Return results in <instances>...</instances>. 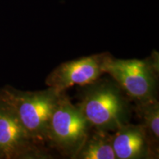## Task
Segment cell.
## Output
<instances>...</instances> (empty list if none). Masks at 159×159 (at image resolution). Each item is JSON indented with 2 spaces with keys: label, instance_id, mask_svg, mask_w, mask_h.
I'll return each mask as SVG.
<instances>
[{
  "label": "cell",
  "instance_id": "6da1fadb",
  "mask_svg": "<svg viewBox=\"0 0 159 159\" xmlns=\"http://www.w3.org/2000/svg\"><path fill=\"white\" fill-rule=\"evenodd\" d=\"M83 87L77 105L92 128L111 133L129 122L128 103L114 80L98 79Z\"/></svg>",
  "mask_w": 159,
  "mask_h": 159
},
{
  "label": "cell",
  "instance_id": "7a4b0ae2",
  "mask_svg": "<svg viewBox=\"0 0 159 159\" xmlns=\"http://www.w3.org/2000/svg\"><path fill=\"white\" fill-rule=\"evenodd\" d=\"M61 94L49 87L30 91L5 85L0 88V100L14 111L31 138L39 144L47 142L49 118Z\"/></svg>",
  "mask_w": 159,
  "mask_h": 159
},
{
  "label": "cell",
  "instance_id": "3957f363",
  "mask_svg": "<svg viewBox=\"0 0 159 159\" xmlns=\"http://www.w3.org/2000/svg\"><path fill=\"white\" fill-rule=\"evenodd\" d=\"M147 60L119 59L105 54L102 71L114 79L135 104L157 99L158 54Z\"/></svg>",
  "mask_w": 159,
  "mask_h": 159
},
{
  "label": "cell",
  "instance_id": "277c9868",
  "mask_svg": "<svg viewBox=\"0 0 159 159\" xmlns=\"http://www.w3.org/2000/svg\"><path fill=\"white\" fill-rule=\"evenodd\" d=\"M92 127L78 105L62 93L49 118L47 142L71 158L80 150Z\"/></svg>",
  "mask_w": 159,
  "mask_h": 159
},
{
  "label": "cell",
  "instance_id": "5b68a950",
  "mask_svg": "<svg viewBox=\"0 0 159 159\" xmlns=\"http://www.w3.org/2000/svg\"><path fill=\"white\" fill-rule=\"evenodd\" d=\"M51 158L31 138L14 111L0 100V159Z\"/></svg>",
  "mask_w": 159,
  "mask_h": 159
},
{
  "label": "cell",
  "instance_id": "8992f818",
  "mask_svg": "<svg viewBox=\"0 0 159 159\" xmlns=\"http://www.w3.org/2000/svg\"><path fill=\"white\" fill-rule=\"evenodd\" d=\"M104 55H89L61 63L48 75L45 84L61 93L74 85L84 86L90 84L103 74Z\"/></svg>",
  "mask_w": 159,
  "mask_h": 159
},
{
  "label": "cell",
  "instance_id": "52a82bcc",
  "mask_svg": "<svg viewBox=\"0 0 159 159\" xmlns=\"http://www.w3.org/2000/svg\"><path fill=\"white\" fill-rule=\"evenodd\" d=\"M113 133L112 145L116 159L158 158L140 125L128 122Z\"/></svg>",
  "mask_w": 159,
  "mask_h": 159
},
{
  "label": "cell",
  "instance_id": "ba28073f",
  "mask_svg": "<svg viewBox=\"0 0 159 159\" xmlns=\"http://www.w3.org/2000/svg\"><path fill=\"white\" fill-rule=\"evenodd\" d=\"M74 159H116L113 149L112 134L94 129L89 133Z\"/></svg>",
  "mask_w": 159,
  "mask_h": 159
},
{
  "label": "cell",
  "instance_id": "9c48e42d",
  "mask_svg": "<svg viewBox=\"0 0 159 159\" xmlns=\"http://www.w3.org/2000/svg\"><path fill=\"white\" fill-rule=\"evenodd\" d=\"M135 111L141 121L148 142L154 153L158 156L159 146V102L158 98L135 104Z\"/></svg>",
  "mask_w": 159,
  "mask_h": 159
}]
</instances>
